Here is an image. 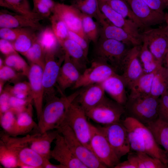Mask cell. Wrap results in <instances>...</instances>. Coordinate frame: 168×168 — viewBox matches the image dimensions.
Returning a JSON list of instances; mask_svg holds the SVG:
<instances>
[{
    "mask_svg": "<svg viewBox=\"0 0 168 168\" xmlns=\"http://www.w3.org/2000/svg\"><path fill=\"white\" fill-rule=\"evenodd\" d=\"M57 129L52 130L42 133H36L30 141L29 146L45 159L51 158V146L59 133Z\"/></svg>",
    "mask_w": 168,
    "mask_h": 168,
    "instance_id": "25",
    "label": "cell"
},
{
    "mask_svg": "<svg viewBox=\"0 0 168 168\" xmlns=\"http://www.w3.org/2000/svg\"><path fill=\"white\" fill-rule=\"evenodd\" d=\"M39 21L26 15L7 10L0 11V27L10 28H30L41 30L42 26Z\"/></svg>",
    "mask_w": 168,
    "mask_h": 168,
    "instance_id": "20",
    "label": "cell"
},
{
    "mask_svg": "<svg viewBox=\"0 0 168 168\" xmlns=\"http://www.w3.org/2000/svg\"><path fill=\"white\" fill-rule=\"evenodd\" d=\"M123 105L105 96L97 105L85 112L87 117L93 121L107 125L119 122L125 111Z\"/></svg>",
    "mask_w": 168,
    "mask_h": 168,
    "instance_id": "8",
    "label": "cell"
},
{
    "mask_svg": "<svg viewBox=\"0 0 168 168\" xmlns=\"http://www.w3.org/2000/svg\"><path fill=\"white\" fill-rule=\"evenodd\" d=\"M141 35L142 41L147 42L150 51L158 64L162 65L168 51V36L165 26L147 29Z\"/></svg>",
    "mask_w": 168,
    "mask_h": 168,
    "instance_id": "13",
    "label": "cell"
},
{
    "mask_svg": "<svg viewBox=\"0 0 168 168\" xmlns=\"http://www.w3.org/2000/svg\"><path fill=\"white\" fill-rule=\"evenodd\" d=\"M100 37L120 41L127 45H141V41L134 38L122 29L117 27L107 19L100 24Z\"/></svg>",
    "mask_w": 168,
    "mask_h": 168,
    "instance_id": "24",
    "label": "cell"
},
{
    "mask_svg": "<svg viewBox=\"0 0 168 168\" xmlns=\"http://www.w3.org/2000/svg\"><path fill=\"white\" fill-rule=\"evenodd\" d=\"M5 83V82L0 80V94L2 92L4 89V85Z\"/></svg>",
    "mask_w": 168,
    "mask_h": 168,
    "instance_id": "59",
    "label": "cell"
},
{
    "mask_svg": "<svg viewBox=\"0 0 168 168\" xmlns=\"http://www.w3.org/2000/svg\"><path fill=\"white\" fill-rule=\"evenodd\" d=\"M0 162L5 168L19 167V162L16 153L0 141Z\"/></svg>",
    "mask_w": 168,
    "mask_h": 168,
    "instance_id": "42",
    "label": "cell"
},
{
    "mask_svg": "<svg viewBox=\"0 0 168 168\" xmlns=\"http://www.w3.org/2000/svg\"><path fill=\"white\" fill-rule=\"evenodd\" d=\"M158 118L168 123V91L159 97Z\"/></svg>",
    "mask_w": 168,
    "mask_h": 168,
    "instance_id": "48",
    "label": "cell"
},
{
    "mask_svg": "<svg viewBox=\"0 0 168 168\" xmlns=\"http://www.w3.org/2000/svg\"><path fill=\"white\" fill-rule=\"evenodd\" d=\"M156 70L151 72L145 73L138 78L129 88L130 93L129 97L151 95L152 80Z\"/></svg>",
    "mask_w": 168,
    "mask_h": 168,
    "instance_id": "30",
    "label": "cell"
},
{
    "mask_svg": "<svg viewBox=\"0 0 168 168\" xmlns=\"http://www.w3.org/2000/svg\"><path fill=\"white\" fill-rule=\"evenodd\" d=\"M20 76H23L12 68L4 65L0 68V80L5 82L16 80Z\"/></svg>",
    "mask_w": 168,
    "mask_h": 168,
    "instance_id": "49",
    "label": "cell"
},
{
    "mask_svg": "<svg viewBox=\"0 0 168 168\" xmlns=\"http://www.w3.org/2000/svg\"><path fill=\"white\" fill-rule=\"evenodd\" d=\"M30 138L11 137L4 144L16 155L19 162V167L23 168H44L45 160L39 154L29 146Z\"/></svg>",
    "mask_w": 168,
    "mask_h": 168,
    "instance_id": "6",
    "label": "cell"
},
{
    "mask_svg": "<svg viewBox=\"0 0 168 168\" xmlns=\"http://www.w3.org/2000/svg\"><path fill=\"white\" fill-rule=\"evenodd\" d=\"M168 91V72L166 67L161 66L155 71L152 84L151 95L159 97Z\"/></svg>",
    "mask_w": 168,
    "mask_h": 168,
    "instance_id": "34",
    "label": "cell"
},
{
    "mask_svg": "<svg viewBox=\"0 0 168 168\" xmlns=\"http://www.w3.org/2000/svg\"><path fill=\"white\" fill-rule=\"evenodd\" d=\"M32 102L30 99H21L12 95L9 100L10 109L17 114L26 109Z\"/></svg>",
    "mask_w": 168,
    "mask_h": 168,
    "instance_id": "47",
    "label": "cell"
},
{
    "mask_svg": "<svg viewBox=\"0 0 168 168\" xmlns=\"http://www.w3.org/2000/svg\"><path fill=\"white\" fill-rule=\"evenodd\" d=\"M106 136L114 152L119 159L130 149L127 130L119 122L98 127Z\"/></svg>",
    "mask_w": 168,
    "mask_h": 168,
    "instance_id": "11",
    "label": "cell"
},
{
    "mask_svg": "<svg viewBox=\"0 0 168 168\" xmlns=\"http://www.w3.org/2000/svg\"><path fill=\"white\" fill-rule=\"evenodd\" d=\"M123 124L127 130L130 149L136 152L146 153L143 139L139 133L129 125Z\"/></svg>",
    "mask_w": 168,
    "mask_h": 168,
    "instance_id": "44",
    "label": "cell"
},
{
    "mask_svg": "<svg viewBox=\"0 0 168 168\" xmlns=\"http://www.w3.org/2000/svg\"><path fill=\"white\" fill-rule=\"evenodd\" d=\"M49 160L47 159L45 160L44 168H65L64 166L60 164L55 165L52 164L49 161Z\"/></svg>",
    "mask_w": 168,
    "mask_h": 168,
    "instance_id": "56",
    "label": "cell"
},
{
    "mask_svg": "<svg viewBox=\"0 0 168 168\" xmlns=\"http://www.w3.org/2000/svg\"><path fill=\"white\" fill-rule=\"evenodd\" d=\"M113 10L123 17L135 23L141 29L145 26L135 15L128 3L124 0H110L106 2Z\"/></svg>",
    "mask_w": 168,
    "mask_h": 168,
    "instance_id": "36",
    "label": "cell"
},
{
    "mask_svg": "<svg viewBox=\"0 0 168 168\" xmlns=\"http://www.w3.org/2000/svg\"><path fill=\"white\" fill-rule=\"evenodd\" d=\"M159 99L151 95L129 97L125 104V109L129 117L146 124L158 118Z\"/></svg>",
    "mask_w": 168,
    "mask_h": 168,
    "instance_id": "3",
    "label": "cell"
},
{
    "mask_svg": "<svg viewBox=\"0 0 168 168\" xmlns=\"http://www.w3.org/2000/svg\"><path fill=\"white\" fill-rule=\"evenodd\" d=\"M100 0L101 1H103L104 2H108V1L110 0Z\"/></svg>",
    "mask_w": 168,
    "mask_h": 168,
    "instance_id": "62",
    "label": "cell"
},
{
    "mask_svg": "<svg viewBox=\"0 0 168 168\" xmlns=\"http://www.w3.org/2000/svg\"><path fill=\"white\" fill-rule=\"evenodd\" d=\"M55 146L50 152L51 158L65 168H87L74 155L59 133L54 141Z\"/></svg>",
    "mask_w": 168,
    "mask_h": 168,
    "instance_id": "17",
    "label": "cell"
},
{
    "mask_svg": "<svg viewBox=\"0 0 168 168\" xmlns=\"http://www.w3.org/2000/svg\"><path fill=\"white\" fill-rule=\"evenodd\" d=\"M37 40L45 53L55 52L61 46L51 27H47L42 30Z\"/></svg>",
    "mask_w": 168,
    "mask_h": 168,
    "instance_id": "35",
    "label": "cell"
},
{
    "mask_svg": "<svg viewBox=\"0 0 168 168\" xmlns=\"http://www.w3.org/2000/svg\"><path fill=\"white\" fill-rule=\"evenodd\" d=\"M90 147L98 159L107 168H114L119 160L106 136L99 128L91 124Z\"/></svg>",
    "mask_w": 168,
    "mask_h": 168,
    "instance_id": "9",
    "label": "cell"
},
{
    "mask_svg": "<svg viewBox=\"0 0 168 168\" xmlns=\"http://www.w3.org/2000/svg\"><path fill=\"white\" fill-rule=\"evenodd\" d=\"M87 117L85 111L75 99L69 105L62 123L69 126L78 138L91 150V123Z\"/></svg>",
    "mask_w": 168,
    "mask_h": 168,
    "instance_id": "5",
    "label": "cell"
},
{
    "mask_svg": "<svg viewBox=\"0 0 168 168\" xmlns=\"http://www.w3.org/2000/svg\"><path fill=\"white\" fill-rule=\"evenodd\" d=\"M82 26L83 31L90 41L94 44L100 37V28L91 17L82 13Z\"/></svg>",
    "mask_w": 168,
    "mask_h": 168,
    "instance_id": "38",
    "label": "cell"
},
{
    "mask_svg": "<svg viewBox=\"0 0 168 168\" xmlns=\"http://www.w3.org/2000/svg\"><path fill=\"white\" fill-rule=\"evenodd\" d=\"M95 44L94 59L108 63L116 72L122 70L123 61L128 50L127 45L116 40L101 37Z\"/></svg>",
    "mask_w": 168,
    "mask_h": 168,
    "instance_id": "2",
    "label": "cell"
},
{
    "mask_svg": "<svg viewBox=\"0 0 168 168\" xmlns=\"http://www.w3.org/2000/svg\"><path fill=\"white\" fill-rule=\"evenodd\" d=\"M81 89L68 96L62 95L46 101L38 120V132L42 133L57 129L63 121L68 109L71 103L80 93Z\"/></svg>",
    "mask_w": 168,
    "mask_h": 168,
    "instance_id": "1",
    "label": "cell"
},
{
    "mask_svg": "<svg viewBox=\"0 0 168 168\" xmlns=\"http://www.w3.org/2000/svg\"><path fill=\"white\" fill-rule=\"evenodd\" d=\"M64 59L59 71L57 80V88L61 95L65 90L73 86L79 79L81 73L65 51Z\"/></svg>",
    "mask_w": 168,
    "mask_h": 168,
    "instance_id": "21",
    "label": "cell"
},
{
    "mask_svg": "<svg viewBox=\"0 0 168 168\" xmlns=\"http://www.w3.org/2000/svg\"><path fill=\"white\" fill-rule=\"evenodd\" d=\"M0 50L6 56L18 52L15 50L12 43L7 40L0 39Z\"/></svg>",
    "mask_w": 168,
    "mask_h": 168,
    "instance_id": "54",
    "label": "cell"
},
{
    "mask_svg": "<svg viewBox=\"0 0 168 168\" xmlns=\"http://www.w3.org/2000/svg\"><path fill=\"white\" fill-rule=\"evenodd\" d=\"M165 21L166 22V25L165 26L166 31L168 33V13H166L165 14Z\"/></svg>",
    "mask_w": 168,
    "mask_h": 168,
    "instance_id": "57",
    "label": "cell"
},
{
    "mask_svg": "<svg viewBox=\"0 0 168 168\" xmlns=\"http://www.w3.org/2000/svg\"><path fill=\"white\" fill-rule=\"evenodd\" d=\"M23 28H0V39L14 42L18 37Z\"/></svg>",
    "mask_w": 168,
    "mask_h": 168,
    "instance_id": "50",
    "label": "cell"
},
{
    "mask_svg": "<svg viewBox=\"0 0 168 168\" xmlns=\"http://www.w3.org/2000/svg\"><path fill=\"white\" fill-rule=\"evenodd\" d=\"M4 65V61L1 58H0V68H1Z\"/></svg>",
    "mask_w": 168,
    "mask_h": 168,
    "instance_id": "60",
    "label": "cell"
},
{
    "mask_svg": "<svg viewBox=\"0 0 168 168\" xmlns=\"http://www.w3.org/2000/svg\"><path fill=\"white\" fill-rule=\"evenodd\" d=\"M60 49L54 52L45 53L42 80L44 91V99L46 101L56 96L55 88L57 85V79L65 54V52L63 54H60Z\"/></svg>",
    "mask_w": 168,
    "mask_h": 168,
    "instance_id": "7",
    "label": "cell"
},
{
    "mask_svg": "<svg viewBox=\"0 0 168 168\" xmlns=\"http://www.w3.org/2000/svg\"><path fill=\"white\" fill-rule=\"evenodd\" d=\"M117 73L115 70L108 63L96 59H93L90 66L81 74L74 85V89L98 83H101L107 78Z\"/></svg>",
    "mask_w": 168,
    "mask_h": 168,
    "instance_id": "10",
    "label": "cell"
},
{
    "mask_svg": "<svg viewBox=\"0 0 168 168\" xmlns=\"http://www.w3.org/2000/svg\"><path fill=\"white\" fill-rule=\"evenodd\" d=\"M71 5L82 13L96 19L99 24L106 19L100 9L98 0H72Z\"/></svg>",
    "mask_w": 168,
    "mask_h": 168,
    "instance_id": "28",
    "label": "cell"
},
{
    "mask_svg": "<svg viewBox=\"0 0 168 168\" xmlns=\"http://www.w3.org/2000/svg\"><path fill=\"white\" fill-rule=\"evenodd\" d=\"M167 35H168V33L167 32Z\"/></svg>",
    "mask_w": 168,
    "mask_h": 168,
    "instance_id": "64",
    "label": "cell"
},
{
    "mask_svg": "<svg viewBox=\"0 0 168 168\" xmlns=\"http://www.w3.org/2000/svg\"><path fill=\"white\" fill-rule=\"evenodd\" d=\"M27 76L31 90V97L39 119L43 108L44 91L43 83V69L40 66L30 63Z\"/></svg>",
    "mask_w": 168,
    "mask_h": 168,
    "instance_id": "15",
    "label": "cell"
},
{
    "mask_svg": "<svg viewBox=\"0 0 168 168\" xmlns=\"http://www.w3.org/2000/svg\"><path fill=\"white\" fill-rule=\"evenodd\" d=\"M5 88L12 96L20 99H30L32 100L30 87L29 82H19L13 86H8Z\"/></svg>",
    "mask_w": 168,
    "mask_h": 168,
    "instance_id": "46",
    "label": "cell"
},
{
    "mask_svg": "<svg viewBox=\"0 0 168 168\" xmlns=\"http://www.w3.org/2000/svg\"><path fill=\"white\" fill-rule=\"evenodd\" d=\"M100 9L106 19L113 25L120 28L134 38L141 41L139 28L131 20L125 18L113 10L106 2L98 0Z\"/></svg>",
    "mask_w": 168,
    "mask_h": 168,
    "instance_id": "18",
    "label": "cell"
},
{
    "mask_svg": "<svg viewBox=\"0 0 168 168\" xmlns=\"http://www.w3.org/2000/svg\"><path fill=\"white\" fill-rule=\"evenodd\" d=\"M35 30H36L30 28H23L18 37L12 43L16 51L25 55L37 39Z\"/></svg>",
    "mask_w": 168,
    "mask_h": 168,
    "instance_id": "33",
    "label": "cell"
},
{
    "mask_svg": "<svg viewBox=\"0 0 168 168\" xmlns=\"http://www.w3.org/2000/svg\"><path fill=\"white\" fill-rule=\"evenodd\" d=\"M152 9L164 14L165 9L167 7L163 0H143Z\"/></svg>",
    "mask_w": 168,
    "mask_h": 168,
    "instance_id": "53",
    "label": "cell"
},
{
    "mask_svg": "<svg viewBox=\"0 0 168 168\" xmlns=\"http://www.w3.org/2000/svg\"><path fill=\"white\" fill-rule=\"evenodd\" d=\"M139 56L142 63L143 68L145 73H149L156 70L162 66L160 65L150 51L147 42L142 40Z\"/></svg>",
    "mask_w": 168,
    "mask_h": 168,
    "instance_id": "37",
    "label": "cell"
},
{
    "mask_svg": "<svg viewBox=\"0 0 168 168\" xmlns=\"http://www.w3.org/2000/svg\"><path fill=\"white\" fill-rule=\"evenodd\" d=\"M0 6L34 19L39 21L43 19L32 12L28 0H0Z\"/></svg>",
    "mask_w": 168,
    "mask_h": 168,
    "instance_id": "31",
    "label": "cell"
},
{
    "mask_svg": "<svg viewBox=\"0 0 168 168\" xmlns=\"http://www.w3.org/2000/svg\"><path fill=\"white\" fill-rule=\"evenodd\" d=\"M123 123L129 125L140 134L143 140L146 153L152 157L159 159L168 166V154L159 147L153 134L145 124L129 116L125 119Z\"/></svg>",
    "mask_w": 168,
    "mask_h": 168,
    "instance_id": "12",
    "label": "cell"
},
{
    "mask_svg": "<svg viewBox=\"0 0 168 168\" xmlns=\"http://www.w3.org/2000/svg\"><path fill=\"white\" fill-rule=\"evenodd\" d=\"M35 129L38 130V124L33 119L30 103L26 109L17 114L13 137L26 134Z\"/></svg>",
    "mask_w": 168,
    "mask_h": 168,
    "instance_id": "27",
    "label": "cell"
},
{
    "mask_svg": "<svg viewBox=\"0 0 168 168\" xmlns=\"http://www.w3.org/2000/svg\"><path fill=\"white\" fill-rule=\"evenodd\" d=\"M11 96L6 88L0 94V116L10 109L9 100Z\"/></svg>",
    "mask_w": 168,
    "mask_h": 168,
    "instance_id": "52",
    "label": "cell"
},
{
    "mask_svg": "<svg viewBox=\"0 0 168 168\" xmlns=\"http://www.w3.org/2000/svg\"><path fill=\"white\" fill-rule=\"evenodd\" d=\"M75 99L86 111L99 104L105 97V91L101 83H96L83 87Z\"/></svg>",
    "mask_w": 168,
    "mask_h": 168,
    "instance_id": "22",
    "label": "cell"
},
{
    "mask_svg": "<svg viewBox=\"0 0 168 168\" xmlns=\"http://www.w3.org/2000/svg\"><path fill=\"white\" fill-rule=\"evenodd\" d=\"M59 0L61 2H63V1H65L67 0Z\"/></svg>",
    "mask_w": 168,
    "mask_h": 168,
    "instance_id": "63",
    "label": "cell"
},
{
    "mask_svg": "<svg viewBox=\"0 0 168 168\" xmlns=\"http://www.w3.org/2000/svg\"><path fill=\"white\" fill-rule=\"evenodd\" d=\"M68 38L79 45L83 49L86 55L88 56L89 49V40L69 30H68Z\"/></svg>",
    "mask_w": 168,
    "mask_h": 168,
    "instance_id": "51",
    "label": "cell"
},
{
    "mask_svg": "<svg viewBox=\"0 0 168 168\" xmlns=\"http://www.w3.org/2000/svg\"><path fill=\"white\" fill-rule=\"evenodd\" d=\"M57 129L63 136L67 145L74 155L87 168H107L93 152L78 138L69 126L62 123Z\"/></svg>",
    "mask_w": 168,
    "mask_h": 168,
    "instance_id": "4",
    "label": "cell"
},
{
    "mask_svg": "<svg viewBox=\"0 0 168 168\" xmlns=\"http://www.w3.org/2000/svg\"><path fill=\"white\" fill-rule=\"evenodd\" d=\"M51 28L61 45L68 38L69 29L64 22L57 15L53 13L49 17Z\"/></svg>",
    "mask_w": 168,
    "mask_h": 168,
    "instance_id": "39",
    "label": "cell"
},
{
    "mask_svg": "<svg viewBox=\"0 0 168 168\" xmlns=\"http://www.w3.org/2000/svg\"><path fill=\"white\" fill-rule=\"evenodd\" d=\"M141 45H136L128 50L123 61L121 75L129 88L145 72L139 62Z\"/></svg>",
    "mask_w": 168,
    "mask_h": 168,
    "instance_id": "14",
    "label": "cell"
},
{
    "mask_svg": "<svg viewBox=\"0 0 168 168\" xmlns=\"http://www.w3.org/2000/svg\"><path fill=\"white\" fill-rule=\"evenodd\" d=\"M53 13L57 15L64 22L69 30L89 40L83 30L82 12L75 7L71 4L56 2Z\"/></svg>",
    "mask_w": 168,
    "mask_h": 168,
    "instance_id": "16",
    "label": "cell"
},
{
    "mask_svg": "<svg viewBox=\"0 0 168 168\" xmlns=\"http://www.w3.org/2000/svg\"><path fill=\"white\" fill-rule=\"evenodd\" d=\"M32 12L43 19L50 16L53 14L56 2L53 0H32Z\"/></svg>",
    "mask_w": 168,
    "mask_h": 168,
    "instance_id": "43",
    "label": "cell"
},
{
    "mask_svg": "<svg viewBox=\"0 0 168 168\" xmlns=\"http://www.w3.org/2000/svg\"><path fill=\"white\" fill-rule=\"evenodd\" d=\"M17 114L10 109L0 116L1 126L5 133L13 137Z\"/></svg>",
    "mask_w": 168,
    "mask_h": 168,
    "instance_id": "45",
    "label": "cell"
},
{
    "mask_svg": "<svg viewBox=\"0 0 168 168\" xmlns=\"http://www.w3.org/2000/svg\"><path fill=\"white\" fill-rule=\"evenodd\" d=\"M4 61L5 65L12 68L23 76L27 77L30 65L18 53L6 56Z\"/></svg>",
    "mask_w": 168,
    "mask_h": 168,
    "instance_id": "41",
    "label": "cell"
},
{
    "mask_svg": "<svg viewBox=\"0 0 168 168\" xmlns=\"http://www.w3.org/2000/svg\"><path fill=\"white\" fill-rule=\"evenodd\" d=\"M164 59H165L166 62V68L168 72V51L165 56Z\"/></svg>",
    "mask_w": 168,
    "mask_h": 168,
    "instance_id": "58",
    "label": "cell"
},
{
    "mask_svg": "<svg viewBox=\"0 0 168 168\" xmlns=\"http://www.w3.org/2000/svg\"><path fill=\"white\" fill-rule=\"evenodd\" d=\"M114 168H137L136 166L130 160L122 162H119L114 167Z\"/></svg>",
    "mask_w": 168,
    "mask_h": 168,
    "instance_id": "55",
    "label": "cell"
},
{
    "mask_svg": "<svg viewBox=\"0 0 168 168\" xmlns=\"http://www.w3.org/2000/svg\"><path fill=\"white\" fill-rule=\"evenodd\" d=\"M145 125L151 131L157 144L168 154V123L158 118Z\"/></svg>",
    "mask_w": 168,
    "mask_h": 168,
    "instance_id": "29",
    "label": "cell"
},
{
    "mask_svg": "<svg viewBox=\"0 0 168 168\" xmlns=\"http://www.w3.org/2000/svg\"><path fill=\"white\" fill-rule=\"evenodd\" d=\"M124 0L145 27L159 24L165 21V14H162L153 10L143 0Z\"/></svg>",
    "mask_w": 168,
    "mask_h": 168,
    "instance_id": "19",
    "label": "cell"
},
{
    "mask_svg": "<svg viewBox=\"0 0 168 168\" xmlns=\"http://www.w3.org/2000/svg\"><path fill=\"white\" fill-rule=\"evenodd\" d=\"M61 46L69 55L73 64L81 73L87 68V56L82 48L73 40L67 38Z\"/></svg>",
    "mask_w": 168,
    "mask_h": 168,
    "instance_id": "26",
    "label": "cell"
},
{
    "mask_svg": "<svg viewBox=\"0 0 168 168\" xmlns=\"http://www.w3.org/2000/svg\"><path fill=\"white\" fill-rule=\"evenodd\" d=\"M130 160L137 168H168V166L159 159L152 157L146 153L136 152L128 155Z\"/></svg>",
    "mask_w": 168,
    "mask_h": 168,
    "instance_id": "32",
    "label": "cell"
},
{
    "mask_svg": "<svg viewBox=\"0 0 168 168\" xmlns=\"http://www.w3.org/2000/svg\"><path fill=\"white\" fill-rule=\"evenodd\" d=\"M165 2L166 6L168 7V0H163Z\"/></svg>",
    "mask_w": 168,
    "mask_h": 168,
    "instance_id": "61",
    "label": "cell"
},
{
    "mask_svg": "<svg viewBox=\"0 0 168 168\" xmlns=\"http://www.w3.org/2000/svg\"><path fill=\"white\" fill-rule=\"evenodd\" d=\"M45 53L37 40L24 55L30 62L38 65L43 69L45 63Z\"/></svg>",
    "mask_w": 168,
    "mask_h": 168,
    "instance_id": "40",
    "label": "cell"
},
{
    "mask_svg": "<svg viewBox=\"0 0 168 168\" xmlns=\"http://www.w3.org/2000/svg\"><path fill=\"white\" fill-rule=\"evenodd\" d=\"M105 92L117 103L124 105L127 101L124 80L121 75L116 73L101 83Z\"/></svg>",
    "mask_w": 168,
    "mask_h": 168,
    "instance_id": "23",
    "label": "cell"
}]
</instances>
